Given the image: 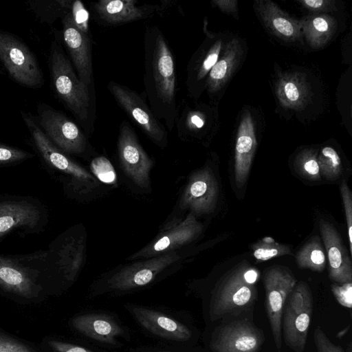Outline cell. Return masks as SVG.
Here are the masks:
<instances>
[{"instance_id":"obj_27","label":"cell","mask_w":352,"mask_h":352,"mask_svg":"<svg viewBox=\"0 0 352 352\" xmlns=\"http://www.w3.org/2000/svg\"><path fill=\"white\" fill-rule=\"evenodd\" d=\"M72 326L80 333L102 342L113 344L123 333L122 329L111 317L97 314H82L72 320Z\"/></svg>"},{"instance_id":"obj_24","label":"cell","mask_w":352,"mask_h":352,"mask_svg":"<svg viewBox=\"0 0 352 352\" xmlns=\"http://www.w3.org/2000/svg\"><path fill=\"white\" fill-rule=\"evenodd\" d=\"M276 96L285 108L300 110L311 98V91L304 73L287 72L280 74L276 85Z\"/></svg>"},{"instance_id":"obj_35","label":"cell","mask_w":352,"mask_h":352,"mask_svg":"<svg viewBox=\"0 0 352 352\" xmlns=\"http://www.w3.org/2000/svg\"><path fill=\"white\" fill-rule=\"evenodd\" d=\"M34 157L23 149L0 142V168L16 166Z\"/></svg>"},{"instance_id":"obj_12","label":"cell","mask_w":352,"mask_h":352,"mask_svg":"<svg viewBox=\"0 0 352 352\" xmlns=\"http://www.w3.org/2000/svg\"><path fill=\"white\" fill-rule=\"evenodd\" d=\"M0 61L18 84L33 89L43 85L42 71L31 49L16 35L1 29Z\"/></svg>"},{"instance_id":"obj_7","label":"cell","mask_w":352,"mask_h":352,"mask_svg":"<svg viewBox=\"0 0 352 352\" xmlns=\"http://www.w3.org/2000/svg\"><path fill=\"white\" fill-rule=\"evenodd\" d=\"M219 186L211 168L206 165L192 171L167 218L159 228L165 230L181 222L188 214L196 218L214 212Z\"/></svg>"},{"instance_id":"obj_21","label":"cell","mask_w":352,"mask_h":352,"mask_svg":"<svg viewBox=\"0 0 352 352\" xmlns=\"http://www.w3.org/2000/svg\"><path fill=\"white\" fill-rule=\"evenodd\" d=\"M254 8L266 28L278 38L289 42L302 38L300 21L288 14L274 2L256 0Z\"/></svg>"},{"instance_id":"obj_2","label":"cell","mask_w":352,"mask_h":352,"mask_svg":"<svg viewBox=\"0 0 352 352\" xmlns=\"http://www.w3.org/2000/svg\"><path fill=\"white\" fill-rule=\"evenodd\" d=\"M21 115L44 166L61 184L68 199L85 204L107 194L109 188L99 182L87 168L60 151L49 140L35 116L24 111H21Z\"/></svg>"},{"instance_id":"obj_15","label":"cell","mask_w":352,"mask_h":352,"mask_svg":"<svg viewBox=\"0 0 352 352\" xmlns=\"http://www.w3.org/2000/svg\"><path fill=\"white\" fill-rule=\"evenodd\" d=\"M294 276L282 266H272L264 273L267 314L276 347L282 346L281 320L285 300L296 285Z\"/></svg>"},{"instance_id":"obj_33","label":"cell","mask_w":352,"mask_h":352,"mask_svg":"<svg viewBox=\"0 0 352 352\" xmlns=\"http://www.w3.org/2000/svg\"><path fill=\"white\" fill-rule=\"evenodd\" d=\"M317 156L318 151L313 148H306L299 152L294 160V166L298 173L311 181L320 179L321 175Z\"/></svg>"},{"instance_id":"obj_10","label":"cell","mask_w":352,"mask_h":352,"mask_svg":"<svg viewBox=\"0 0 352 352\" xmlns=\"http://www.w3.org/2000/svg\"><path fill=\"white\" fill-rule=\"evenodd\" d=\"M117 156L122 173L129 183L141 192H150L151 173L155 161L142 146L133 129L126 120L119 126Z\"/></svg>"},{"instance_id":"obj_22","label":"cell","mask_w":352,"mask_h":352,"mask_svg":"<svg viewBox=\"0 0 352 352\" xmlns=\"http://www.w3.org/2000/svg\"><path fill=\"white\" fill-rule=\"evenodd\" d=\"M256 147L252 117L249 111L243 113L236 135L234 155V179L238 188L246 182Z\"/></svg>"},{"instance_id":"obj_23","label":"cell","mask_w":352,"mask_h":352,"mask_svg":"<svg viewBox=\"0 0 352 352\" xmlns=\"http://www.w3.org/2000/svg\"><path fill=\"white\" fill-rule=\"evenodd\" d=\"M129 310L142 327L165 339L186 341L191 331L182 323L163 313L140 306H131Z\"/></svg>"},{"instance_id":"obj_29","label":"cell","mask_w":352,"mask_h":352,"mask_svg":"<svg viewBox=\"0 0 352 352\" xmlns=\"http://www.w3.org/2000/svg\"><path fill=\"white\" fill-rule=\"evenodd\" d=\"M326 256L320 237L314 236L301 247L295 258L300 268L321 272L326 265Z\"/></svg>"},{"instance_id":"obj_44","label":"cell","mask_w":352,"mask_h":352,"mask_svg":"<svg viewBox=\"0 0 352 352\" xmlns=\"http://www.w3.org/2000/svg\"><path fill=\"white\" fill-rule=\"evenodd\" d=\"M3 72H2V70L0 69V74H2Z\"/></svg>"},{"instance_id":"obj_28","label":"cell","mask_w":352,"mask_h":352,"mask_svg":"<svg viewBox=\"0 0 352 352\" xmlns=\"http://www.w3.org/2000/svg\"><path fill=\"white\" fill-rule=\"evenodd\" d=\"M300 21L302 36L313 49H319L326 45L337 29L336 20L327 14L305 16Z\"/></svg>"},{"instance_id":"obj_43","label":"cell","mask_w":352,"mask_h":352,"mask_svg":"<svg viewBox=\"0 0 352 352\" xmlns=\"http://www.w3.org/2000/svg\"><path fill=\"white\" fill-rule=\"evenodd\" d=\"M211 3L223 12L231 14L236 17L238 16L237 0H212Z\"/></svg>"},{"instance_id":"obj_3","label":"cell","mask_w":352,"mask_h":352,"mask_svg":"<svg viewBox=\"0 0 352 352\" xmlns=\"http://www.w3.org/2000/svg\"><path fill=\"white\" fill-rule=\"evenodd\" d=\"M87 247L86 228L82 223H78L59 234L47 250L24 256L38 271L40 283L43 276H50L69 285L75 282L86 264Z\"/></svg>"},{"instance_id":"obj_19","label":"cell","mask_w":352,"mask_h":352,"mask_svg":"<svg viewBox=\"0 0 352 352\" xmlns=\"http://www.w3.org/2000/svg\"><path fill=\"white\" fill-rule=\"evenodd\" d=\"M96 21L103 25H118L151 17L158 6L137 0H100L91 3Z\"/></svg>"},{"instance_id":"obj_4","label":"cell","mask_w":352,"mask_h":352,"mask_svg":"<svg viewBox=\"0 0 352 352\" xmlns=\"http://www.w3.org/2000/svg\"><path fill=\"white\" fill-rule=\"evenodd\" d=\"M49 68L56 95L89 138L94 132L96 117L95 87H88L80 80L72 62L56 41H53L50 45Z\"/></svg>"},{"instance_id":"obj_11","label":"cell","mask_w":352,"mask_h":352,"mask_svg":"<svg viewBox=\"0 0 352 352\" xmlns=\"http://www.w3.org/2000/svg\"><path fill=\"white\" fill-rule=\"evenodd\" d=\"M312 313L311 289L305 282L300 281L285 300L281 320L284 341L295 352L305 349Z\"/></svg>"},{"instance_id":"obj_16","label":"cell","mask_w":352,"mask_h":352,"mask_svg":"<svg viewBox=\"0 0 352 352\" xmlns=\"http://www.w3.org/2000/svg\"><path fill=\"white\" fill-rule=\"evenodd\" d=\"M0 289L31 299L38 297L43 287L38 271L27 262L24 254H0Z\"/></svg>"},{"instance_id":"obj_32","label":"cell","mask_w":352,"mask_h":352,"mask_svg":"<svg viewBox=\"0 0 352 352\" xmlns=\"http://www.w3.org/2000/svg\"><path fill=\"white\" fill-rule=\"evenodd\" d=\"M253 256L258 261H266L274 257L292 255L287 244L279 243L271 237H264L252 246Z\"/></svg>"},{"instance_id":"obj_31","label":"cell","mask_w":352,"mask_h":352,"mask_svg":"<svg viewBox=\"0 0 352 352\" xmlns=\"http://www.w3.org/2000/svg\"><path fill=\"white\" fill-rule=\"evenodd\" d=\"M320 175L328 180L338 179L342 172V162L337 151L331 146L323 147L317 156Z\"/></svg>"},{"instance_id":"obj_18","label":"cell","mask_w":352,"mask_h":352,"mask_svg":"<svg viewBox=\"0 0 352 352\" xmlns=\"http://www.w3.org/2000/svg\"><path fill=\"white\" fill-rule=\"evenodd\" d=\"M61 21L63 41L78 77L88 87H95L90 33L80 30L69 12Z\"/></svg>"},{"instance_id":"obj_30","label":"cell","mask_w":352,"mask_h":352,"mask_svg":"<svg viewBox=\"0 0 352 352\" xmlns=\"http://www.w3.org/2000/svg\"><path fill=\"white\" fill-rule=\"evenodd\" d=\"M70 0L48 1H30V9L38 18L46 23H53L58 18L61 19L69 12Z\"/></svg>"},{"instance_id":"obj_8","label":"cell","mask_w":352,"mask_h":352,"mask_svg":"<svg viewBox=\"0 0 352 352\" xmlns=\"http://www.w3.org/2000/svg\"><path fill=\"white\" fill-rule=\"evenodd\" d=\"M49 211L32 196L0 195V241L12 234H39L49 223Z\"/></svg>"},{"instance_id":"obj_41","label":"cell","mask_w":352,"mask_h":352,"mask_svg":"<svg viewBox=\"0 0 352 352\" xmlns=\"http://www.w3.org/2000/svg\"><path fill=\"white\" fill-rule=\"evenodd\" d=\"M0 352H34L26 345L0 332Z\"/></svg>"},{"instance_id":"obj_38","label":"cell","mask_w":352,"mask_h":352,"mask_svg":"<svg viewBox=\"0 0 352 352\" xmlns=\"http://www.w3.org/2000/svg\"><path fill=\"white\" fill-rule=\"evenodd\" d=\"M297 1L311 14H321L337 10L334 0H298Z\"/></svg>"},{"instance_id":"obj_17","label":"cell","mask_w":352,"mask_h":352,"mask_svg":"<svg viewBox=\"0 0 352 352\" xmlns=\"http://www.w3.org/2000/svg\"><path fill=\"white\" fill-rule=\"evenodd\" d=\"M265 341L263 331L247 320H234L217 327L212 334V352H259Z\"/></svg>"},{"instance_id":"obj_14","label":"cell","mask_w":352,"mask_h":352,"mask_svg":"<svg viewBox=\"0 0 352 352\" xmlns=\"http://www.w3.org/2000/svg\"><path fill=\"white\" fill-rule=\"evenodd\" d=\"M204 226L197 218L188 214L179 223L159 231L146 245L126 258L133 261L174 252L191 245L204 232Z\"/></svg>"},{"instance_id":"obj_13","label":"cell","mask_w":352,"mask_h":352,"mask_svg":"<svg viewBox=\"0 0 352 352\" xmlns=\"http://www.w3.org/2000/svg\"><path fill=\"white\" fill-rule=\"evenodd\" d=\"M107 87L117 104L149 140L162 149L166 148L168 131L142 97L137 91L115 81H110Z\"/></svg>"},{"instance_id":"obj_5","label":"cell","mask_w":352,"mask_h":352,"mask_svg":"<svg viewBox=\"0 0 352 352\" xmlns=\"http://www.w3.org/2000/svg\"><path fill=\"white\" fill-rule=\"evenodd\" d=\"M190 245L158 256L128 261L103 274L98 287L105 291L126 292L149 285L180 270L190 260Z\"/></svg>"},{"instance_id":"obj_20","label":"cell","mask_w":352,"mask_h":352,"mask_svg":"<svg viewBox=\"0 0 352 352\" xmlns=\"http://www.w3.org/2000/svg\"><path fill=\"white\" fill-rule=\"evenodd\" d=\"M319 228L329 261V278L338 284L352 283L351 261L339 232L322 219Z\"/></svg>"},{"instance_id":"obj_6","label":"cell","mask_w":352,"mask_h":352,"mask_svg":"<svg viewBox=\"0 0 352 352\" xmlns=\"http://www.w3.org/2000/svg\"><path fill=\"white\" fill-rule=\"evenodd\" d=\"M259 271L242 264L222 278L212 292L210 303L211 320L238 315L253 307L257 298L256 283Z\"/></svg>"},{"instance_id":"obj_37","label":"cell","mask_w":352,"mask_h":352,"mask_svg":"<svg viewBox=\"0 0 352 352\" xmlns=\"http://www.w3.org/2000/svg\"><path fill=\"white\" fill-rule=\"evenodd\" d=\"M340 190L346 220L349 251L352 254V195L350 188L344 180L342 182Z\"/></svg>"},{"instance_id":"obj_25","label":"cell","mask_w":352,"mask_h":352,"mask_svg":"<svg viewBox=\"0 0 352 352\" xmlns=\"http://www.w3.org/2000/svg\"><path fill=\"white\" fill-rule=\"evenodd\" d=\"M243 54L237 38L228 41L222 56L208 73L205 88L210 94H216L228 82L238 67Z\"/></svg>"},{"instance_id":"obj_1","label":"cell","mask_w":352,"mask_h":352,"mask_svg":"<svg viewBox=\"0 0 352 352\" xmlns=\"http://www.w3.org/2000/svg\"><path fill=\"white\" fill-rule=\"evenodd\" d=\"M143 82L148 105L166 128L175 125L179 107L176 100L174 56L163 32L157 25H147L144 37Z\"/></svg>"},{"instance_id":"obj_40","label":"cell","mask_w":352,"mask_h":352,"mask_svg":"<svg viewBox=\"0 0 352 352\" xmlns=\"http://www.w3.org/2000/svg\"><path fill=\"white\" fill-rule=\"evenodd\" d=\"M331 291L341 305L349 309L352 307V283L333 284Z\"/></svg>"},{"instance_id":"obj_34","label":"cell","mask_w":352,"mask_h":352,"mask_svg":"<svg viewBox=\"0 0 352 352\" xmlns=\"http://www.w3.org/2000/svg\"><path fill=\"white\" fill-rule=\"evenodd\" d=\"M89 171L102 185L109 188L117 186V175L113 166L104 156L96 155L89 162Z\"/></svg>"},{"instance_id":"obj_9","label":"cell","mask_w":352,"mask_h":352,"mask_svg":"<svg viewBox=\"0 0 352 352\" xmlns=\"http://www.w3.org/2000/svg\"><path fill=\"white\" fill-rule=\"evenodd\" d=\"M36 119L49 140L65 154L88 162L96 156V151L81 127L61 111L39 102Z\"/></svg>"},{"instance_id":"obj_39","label":"cell","mask_w":352,"mask_h":352,"mask_svg":"<svg viewBox=\"0 0 352 352\" xmlns=\"http://www.w3.org/2000/svg\"><path fill=\"white\" fill-rule=\"evenodd\" d=\"M314 340L317 352H344L343 349L333 344L320 327L314 332Z\"/></svg>"},{"instance_id":"obj_42","label":"cell","mask_w":352,"mask_h":352,"mask_svg":"<svg viewBox=\"0 0 352 352\" xmlns=\"http://www.w3.org/2000/svg\"><path fill=\"white\" fill-rule=\"evenodd\" d=\"M49 344L56 352H93L82 346L58 340H50Z\"/></svg>"},{"instance_id":"obj_36","label":"cell","mask_w":352,"mask_h":352,"mask_svg":"<svg viewBox=\"0 0 352 352\" xmlns=\"http://www.w3.org/2000/svg\"><path fill=\"white\" fill-rule=\"evenodd\" d=\"M69 12L77 27L82 31L89 33V14L83 3L78 0H70Z\"/></svg>"},{"instance_id":"obj_26","label":"cell","mask_w":352,"mask_h":352,"mask_svg":"<svg viewBox=\"0 0 352 352\" xmlns=\"http://www.w3.org/2000/svg\"><path fill=\"white\" fill-rule=\"evenodd\" d=\"M223 46L221 39L215 41L207 50L192 56L187 67L186 84L189 93L196 96L205 88V82L211 69L217 62Z\"/></svg>"}]
</instances>
